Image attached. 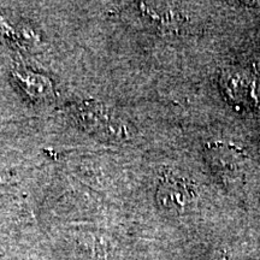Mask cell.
Returning a JSON list of instances; mask_svg holds the SVG:
<instances>
[{
    "label": "cell",
    "mask_w": 260,
    "mask_h": 260,
    "mask_svg": "<svg viewBox=\"0 0 260 260\" xmlns=\"http://www.w3.org/2000/svg\"><path fill=\"white\" fill-rule=\"evenodd\" d=\"M75 121L84 132L110 142L130 141L134 128L111 109L96 102H82L74 107Z\"/></svg>",
    "instance_id": "cell-1"
},
{
    "label": "cell",
    "mask_w": 260,
    "mask_h": 260,
    "mask_svg": "<svg viewBox=\"0 0 260 260\" xmlns=\"http://www.w3.org/2000/svg\"><path fill=\"white\" fill-rule=\"evenodd\" d=\"M197 199L194 187L190 182L177 176L165 177L159 184L157 200L162 209L182 212Z\"/></svg>",
    "instance_id": "cell-2"
},
{
    "label": "cell",
    "mask_w": 260,
    "mask_h": 260,
    "mask_svg": "<svg viewBox=\"0 0 260 260\" xmlns=\"http://www.w3.org/2000/svg\"><path fill=\"white\" fill-rule=\"evenodd\" d=\"M207 160L210 167L222 178H233L240 176L245 164L246 155L241 149L226 144H210L206 147Z\"/></svg>",
    "instance_id": "cell-3"
},
{
    "label": "cell",
    "mask_w": 260,
    "mask_h": 260,
    "mask_svg": "<svg viewBox=\"0 0 260 260\" xmlns=\"http://www.w3.org/2000/svg\"><path fill=\"white\" fill-rule=\"evenodd\" d=\"M15 77L22 90L34 102H44L53 96V83L45 75L24 69L16 71Z\"/></svg>",
    "instance_id": "cell-4"
}]
</instances>
